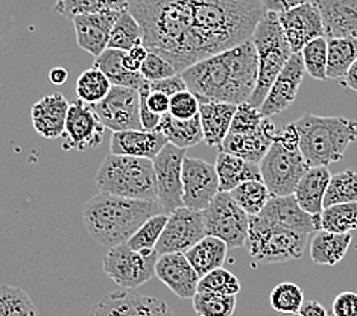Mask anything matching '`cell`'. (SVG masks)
I'll return each mask as SVG.
<instances>
[{
	"label": "cell",
	"mask_w": 357,
	"mask_h": 316,
	"mask_svg": "<svg viewBox=\"0 0 357 316\" xmlns=\"http://www.w3.org/2000/svg\"><path fill=\"white\" fill-rule=\"evenodd\" d=\"M280 23L291 45L294 54H298L304 46L318 37H326L324 20L319 8L313 2H307L278 14Z\"/></svg>",
	"instance_id": "obj_17"
},
{
	"label": "cell",
	"mask_w": 357,
	"mask_h": 316,
	"mask_svg": "<svg viewBox=\"0 0 357 316\" xmlns=\"http://www.w3.org/2000/svg\"><path fill=\"white\" fill-rule=\"evenodd\" d=\"M184 206L192 210L204 211L220 192L216 166L206 160L185 157L183 166Z\"/></svg>",
	"instance_id": "obj_15"
},
{
	"label": "cell",
	"mask_w": 357,
	"mask_h": 316,
	"mask_svg": "<svg viewBox=\"0 0 357 316\" xmlns=\"http://www.w3.org/2000/svg\"><path fill=\"white\" fill-rule=\"evenodd\" d=\"M309 167L300 149V134L295 123H289L275 134L274 142L260 163L263 181L275 196L294 195Z\"/></svg>",
	"instance_id": "obj_6"
},
{
	"label": "cell",
	"mask_w": 357,
	"mask_h": 316,
	"mask_svg": "<svg viewBox=\"0 0 357 316\" xmlns=\"http://www.w3.org/2000/svg\"><path fill=\"white\" fill-rule=\"evenodd\" d=\"M143 45L183 73L204 58L251 40L266 10L261 0H131Z\"/></svg>",
	"instance_id": "obj_1"
},
{
	"label": "cell",
	"mask_w": 357,
	"mask_h": 316,
	"mask_svg": "<svg viewBox=\"0 0 357 316\" xmlns=\"http://www.w3.org/2000/svg\"><path fill=\"white\" fill-rule=\"evenodd\" d=\"M236 104L229 102H201L199 117L204 133V142L210 148H220L229 133L233 117L237 111Z\"/></svg>",
	"instance_id": "obj_26"
},
{
	"label": "cell",
	"mask_w": 357,
	"mask_h": 316,
	"mask_svg": "<svg viewBox=\"0 0 357 316\" xmlns=\"http://www.w3.org/2000/svg\"><path fill=\"white\" fill-rule=\"evenodd\" d=\"M107 126L102 123L96 111L87 102L78 99L70 104L67 114L66 133H64V149L72 151H89L98 148L104 142Z\"/></svg>",
	"instance_id": "obj_16"
},
{
	"label": "cell",
	"mask_w": 357,
	"mask_h": 316,
	"mask_svg": "<svg viewBox=\"0 0 357 316\" xmlns=\"http://www.w3.org/2000/svg\"><path fill=\"white\" fill-rule=\"evenodd\" d=\"M160 254L135 251L128 243L109 248L102 262L105 274L121 289H137L155 276Z\"/></svg>",
	"instance_id": "obj_9"
},
{
	"label": "cell",
	"mask_w": 357,
	"mask_h": 316,
	"mask_svg": "<svg viewBox=\"0 0 357 316\" xmlns=\"http://www.w3.org/2000/svg\"><path fill=\"white\" fill-rule=\"evenodd\" d=\"M275 125L269 117H265L257 128L246 131H229L219 151L241 157L251 163L260 165L265 158L272 142L275 139Z\"/></svg>",
	"instance_id": "obj_21"
},
{
	"label": "cell",
	"mask_w": 357,
	"mask_h": 316,
	"mask_svg": "<svg viewBox=\"0 0 357 316\" xmlns=\"http://www.w3.org/2000/svg\"><path fill=\"white\" fill-rule=\"evenodd\" d=\"M291 316H301L300 313H294V315H291Z\"/></svg>",
	"instance_id": "obj_55"
},
{
	"label": "cell",
	"mask_w": 357,
	"mask_h": 316,
	"mask_svg": "<svg viewBox=\"0 0 357 316\" xmlns=\"http://www.w3.org/2000/svg\"><path fill=\"white\" fill-rule=\"evenodd\" d=\"M199 102H248L259 80V55L252 40L204 58L181 73Z\"/></svg>",
	"instance_id": "obj_2"
},
{
	"label": "cell",
	"mask_w": 357,
	"mask_h": 316,
	"mask_svg": "<svg viewBox=\"0 0 357 316\" xmlns=\"http://www.w3.org/2000/svg\"><path fill=\"white\" fill-rule=\"evenodd\" d=\"M345 202H357V172L351 169L331 175L324 207Z\"/></svg>",
	"instance_id": "obj_41"
},
{
	"label": "cell",
	"mask_w": 357,
	"mask_h": 316,
	"mask_svg": "<svg viewBox=\"0 0 357 316\" xmlns=\"http://www.w3.org/2000/svg\"><path fill=\"white\" fill-rule=\"evenodd\" d=\"M317 227L331 233H351L357 230V202L335 204L317 215Z\"/></svg>",
	"instance_id": "obj_34"
},
{
	"label": "cell",
	"mask_w": 357,
	"mask_h": 316,
	"mask_svg": "<svg viewBox=\"0 0 357 316\" xmlns=\"http://www.w3.org/2000/svg\"><path fill=\"white\" fill-rule=\"evenodd\" d=\"M99 192L142 201H158L154 160L109 153L96 174Z\"/></svg>",
	"instance_id": "obj_5"
},
{
	"label": "cell",
	"mask_w": 357,
	"mask_h": 316,
	"mask_svg": "<svg viewBox=\"0 0 357 316\" xmlns=\"http://www.w3.org/2000/svg\"><path fill=\"white\" fill-rule=\"evenodd\" d=\"M198 292H219L237 295L241 292V281L231 271L225 268H218L201 277Z\"/></svg>",
	"instance_id": "obj_45"
},
{
	"label": "cell",
	"mask_w": 357,
	"mask_h": 316,
	"mask_svg": "<svg viewBox=\"0 0 357 316\" xmlns=\"http://www.w3.org/2000/svg\"><path fill=\"white\" fill-rule=\"evenodd\" d=\"M202 215L208 236L222 239L229 248L246 245L251 216L233 200L229 192H219Z\"/></svg>",
	"instance_id": "obj_10"
},
{
	"label": "cell",
	"mask_w": 357,
	"mask_h": 316,
	"mask_svg": "<svg viewBox=\"0 0 357 316\" xmlns=\"http://www.w3.org/2000/svg\"><path fill=\"white\" fill-rule=\"evenodd\" d=\"M192 301L195 313L199 316H233L237 298L219 292H198Z\"/></svg>",
	"instance_id": "obj_40"
},
{
	"label": "cell",
	"mask_w": 357,
	"mask_h": 316,
	"mask_svg": "<svg viewBox=\"0 0 357 316\" xmlns=\"http://www.w3.org/2000/svg\"><path fill=\"white\" fill-rule=\"evenodd\" d=\"M215 166L219 175L220 192H231L239 184L251 179H263L260 165L224 151H219Z\"/></svg>",
	"instance_id": "obj_28"
},
{
	"label": "cell",
	"mask_w": 357,
	"mask_h": 316,
	"mask_svg": "<svg viewBox=\"0 0 357 316\" xmlns=\"http://www.w3.org/2000/svg\"><path fill=\"white\" fill-rule=\"evenodd\" d=\"M155 277L181 300H193L198 294L201 277L183 253L161 254L157 262Z\"/></svg>",
	"instance_id": "obj_20"
},
{
	"label": "cell",
	"mask_w": 357,
	"mask_h": 316,
	"mask_svg": "<svg viewBox=\"0 0 357 316\" xmlns=\"http://www.w3.org/2000/svg\"><path fill=\"white\" fill-rule=\"evenodd\" d=\"M331 316H357V292L345 290L331 304Z\"/></svg>",
	"instance_id": "obj_48"
},
{
	"label": "cell",
	"mask_w": 357,
	"mask_h": 316,
	"mask_svg": "<svg viewBox=\"0 0 357 316\" xmlns=\"http://www.w3.org/2000/svg\"><path fill=\"white\" fill-rule=\"evenodd\" d=\"M123 55L125 50L108 47L104 54L96 58L95 66L108 76L113 85L139 89L144 78L140 72H131L126 69L123 66Z\"/></svg>",
	"instance_id": "obj_32"
},
{
	"label": "cell",
	"mask_w": 357,
	"mask_h": 316,
	"mask_svg": "<svg viewBox=\"0 0 357 316\" xmlns=\"http://www.w3.org/2000/svg\"><path fill=\"white\" fill-rule=\"evenodd\" d=\"M70 104L61 93H52L41 98L32 105L31 117L33 130L41 137L55 140L63 137L66 133L67 114H69Z\"/></svg>",
	"instance_id": "obj_22"
},
{
	"label": "cell",
	"mask_w": 357,
	"mask_h": 316,
	"mask_svg": "<svg viewBox=\"0 0 357 316\" xmlns=\"http://www.w3.org/2000/svg\"><path fill=\"white\" fill-rule=\"evenodd\" d=\"M155 131L165 134L169 143H172L175 146L183 148V149L193 148L201 142H204V133H202L199 114L192 119L181 121V119H176L167 113L161 117Z\"/></svg>",
	"instance_id": "obj_31"
},
{
	"label": "cell",
	"mask_w": 357,
	"mask_h": 316,
	"mask_svg": "<svg viewBox=\"0 0 357 316\" xmlns=\"http://www.w3.org/2000/svg\"><path fill=\"white\" fill-rule=\"evenodd\" d=\"M305 73L307 72H305L301 52L294 54L272 84L265 102L260 107L261 114L272 117L291 107L298 95Z\"/></svg>",
	"instance_id": "obj_18"
},
{
	"label": "cell",
	"mask_w": 357,
	"mask_h": 316,
	"mask_svg": "<svg viewBox=\"0 0 357 316\" xmlns=\"http://www.w3.org/2000/svg\"><path fill=\"white\" fill-rule=\"evenodd\" d=\"M139 45H143L142 24L128 10L121 11L113 28L108 47L130 50Z\"/></svg>",
	"instance_id": "obj_38"
},
{
	"label": "cell",
	"mask_w": 357,
	"mask_h": 316,
	"mask_svg": "<svg viewBox=\"0 0 357 316\" xmlns=\"http://www.w3.org/2000/svg\"><path fill=\"white\" fill-rule=\"evenodd\" d=\"M167 218L169 215H166V213H160V215L149 218L126 243L135 251L157 250V245L161 234H163Z\"/></svg>",
	"instance_id": "obj_44"
},
{
	"label": "cell",
	"mask_w": 357,
	"mask_h": 316,
	"mask_svg": "<svg viewBox=\"0 0 357 316\" xmlns=\"http://www.w3.org/2000/svg\"><path fill=\"white\" fill-rule=\"evenodd\" d=\"M319 8L327 38H357V0H312Z\"/></svg>",
	"instance_id": "obj_24"
},
{
	"label": "cell",
	"mask_w": 357,
	"mask_h": 316,
	"mask_svg": "<svg viewBox=\"0 0 357 316\" xmlns=\"http://www.w3.org/2000/svg\"><path fill=\"white\" fill-rule=\"evenodd\" d=\"M351 241V233H331L319 230L310 242L312 262L319 266H335L344 260Z\"/></svg>",
	"instance_id": "obj_29"
},
{
	"label": "cell",
	"mask_w": 357,
	"mask_h": 316,
	"mask_svg": "<svg viewBox=\"0 0 357 316\" xmlns=\"http://www.w3.org/2000/svg\"><path fill=\"white\" fill-rule=\"evenodd\" d=\"M269 303L272 309L278 313H298L304 304V292L298 285L292 283V281H283L272 289Z\"/></svg>",
	"instance_id": "obj_43"
},
{
	"label": "cell",
	"mask_w": 357,
	"mask_h": 316,
	"mask_svg": "<svg viewBox=\"0 0 357 316\" xmlns=\"http://www.w3.org/2000/svg\"><path fill=\"white\" fill-rule=\"evenodd\" d=\"M87 316H175V313L160 298L137 294L134 289H122L102 298Z\"/></svg>",
	"instance_id": "obj_14"
},
{
	"label": "cell",
	"mask_w": 357,
	"mask_h": 316,
	"mask_svg": "<svg viewBox=\"0 0 357 316\" xmlns=\"http://www.w3.org/2000/svg\"><path fill=\"white\" fill-rule=\"evenodd\" d=\"M261 2L266 11L282 14L289 10H294V8L300 5L312 2V0H261Z\"/></svg>",
	"instance_id": "obj_50"
},
{
	"label": "cell",
	"mask_w": 357,
	"mask_h": 316,
	"mask_svg": "<svg viewBox=\"0 0 357 316\" xmlns=\"http://www.w3.org/2000/svg\"><path fill=\"white\" fill-rule=\"evenodd\" d=\"M131 0H56L55 13L73 19L75 15L100 13V11H125Z\"/></svg>",
	"instance_id": "obj_37"
},
{
	"label": "cell",
	"mask_w": 357,
	"mask_h": 316,
	"mask_svg": "<svg viewBox=\"0 0 357 316\" xmlns=\"http://www.w3.org/2000/svg\"><path fill=\"white\" fill-rule=\"evenodd\" d=\"M301 316H328L326 307L319 301H304L298 312Z\"/></svg>",
	"instance_id": "obj_51"
},
{
	"label": "cell",
	"mask_w": 357,
	"mask_h": 316,
	"mask_svg": "<svg viewBox=\"0 0 357 316\" xmlns=\"http://www.w3.org/2000/svg\"><path fill=\"white\" fill-rule=\"evenodd\" d=\"M228 248V243L222 239L207 234L202 241L185 253V257L189 259L195 271L198 272V276L204 277L208 272L224 266Z\"/></svg>",
	"instance_id": "obj_30"
},
{
	"label": "cell",
	"mask_w": 357,
	"mask_h": 316,
	"mask_svg": "<svg viewBox=\"0 0 357 316\" xmlns=\"http://www.w3.org/2000/svg\"><path fill=\"white\" fill-rule=\"evenodd\" d=\"M121 11H100L79 14L72 19L78 46L98 58L108 49L109 38Z\"/></svg>",
	"instance_id": "obj_19"
},
{
	"label": "cell",
	"mask_w": 357,
	"mask_h": 316,
	"mask_svg": "<svg viewBox=\"0 0 357 316\" xmlns=\"http://www.w3.org/2000/svg\"><path fill=\"white\" fill-rule=\"evenodd\" d=\"M169 143L165 134L148 130L117 131L112 137V152L119 156L154 160Z\"/></svg>",
	"instance_id": "obj_25"
},
{
	"label": "cell",
	"mask_w": 357,
	"mask_h": 316,
	"mask_svg": "<svg viewBox=\"0 0 357 316\" xmlns=\"http://www.w3.org/2000/svg\"><path fill=\"white\" fill-rule=\"evenodd\" d=\"M305 72L313 80H327V63H328V40L318 37L312 40L301 50Z\"/></svg>",
	"instance_id": "obj_42"
},
{
	"label": "cell",
	"mask_w": 357,
	"mask_h": 316,
	"mask_svg": "<svg viewBox=\"0 0 357 316\" xmlns=\"http://www.w3.org/2000/svg\"><path fill=\"white\" fill-rule=\"evenodd\" d=\"M140 73L146 81H161L178 75V70L175 69V66L163 55L149 50V55L146 59H144Z\"/></svg>",
	"instance_id": "obj_46"
},
{
	"label": "cell",
	"mask_w": 357,
	"mask_h": 316,
	"mask_svg": "<svg viewBox=\"0 0 357 316\" xmlns=\"http://www.w3.org/2000/svg\"><path fill=\"white\" fill-rule=\"evenodd\" d=\"M0 316H38V309L28 292L3 283L0 287Z\"/></svg>",
	"instance_id": "obj_39"
},
{
	"label": "cell",
	"mask_w": 357,
	"mask_h": 316,
	"mask_svg": "<svg viewBox=\"0 0 357 316\" xmlns=\"http://www.w3.org/2000/svg\"><path fill=\"white\" fill-rule=\"evenodd\" d=\"M123 66L126 67V69L128 70H131V72H140V69H142V63L140 61H137V59L135 58H132L128 52H126L125 50V55H123Z\"/></svg>",
	"instance_id": "obj_54"
},
{
	"label": "cell",
	"mask_w": 357,
	"mask_h": 316,
	"mask_svg": "<svg viewBox=\"0 0 357 316\" xmlns=\"http://www.w3.org/2000/svg\"><path fill=\"white\" fill-rule=\"evenodd\" d=\"M206 236L207 230L202 211L183 206L169 215L157 251L160 255L169 253L185 254Z\"/></svg>",
	"instance_id": "obj_13"
},
{
	"label": "cell",
	"mask_w": 357,
	"mask_h": 316,
	"mask_svg": "<svg viewBox=\"0 0 357 316\" xmlns=\"http://www.w3.org/2000/svg\"><path fill=\"white\" fill-rule=\"evenodd\" d=\"M331 179L328 166L309 167L295 189V198L300 206L310 213L319 215L324 210V200Z\"/></svg>",
	"instance_id": "obj_27"
},
{
	"label": "cell",
	"mask_w": 357,
	"mask_h": 316,
	"mask_svg": "<svg viewBox=\"0 0 357 316\" xmlns=\"http://www.w3.org/2000/svg\"><path fill=\"white\" fill-rule=\"evenodd\" d=\"M229 195L233 196V200L239 204L250 216L260 215L261 210L265 209L272 196L271 190L268 189V186L263 179L245 181L229 192Z\"/></svg>",
	"instance_id": "obj_35"
},
{
	"label": "cell",
	"mask_w": 357,
	"mask_h": 316,
	"mask_svg": "<svg viewBox=\"0 0 357 316\" xmlns=\"http://www.w3.org/2000/svg\"><path fill=\"white\" fill-rule=\"evenodd\" d=\"M148 82H149L151 90L166 93L167 96H174V95H176V93L187 90V84H185L181 73L171 76V78L161 80V81H148Z\"/></svg>",
	"instance_id": "obj_49"
},
{
	"label": "cell",
	"mask_w": 357,
	"mask_h": 316,
	"mask_svg": "<svg viewBox=\"0 0 357 316\" xmlns=\"http://www.w3.org/2000/svg\"><path fill=\"white\" fill-rule=\"evenodd\" d=\"M199 105L201 102L189 89L183 90L176 95L171 96V108H169V114L185 121V119H192L199 114Z\"/></svg>",
	"instance_id": "obj_47"
},
{
	"label": "cell",
	"mask_w": 357,
	"mask_h": 316,
	"mask_svg": "<svg viewBox=\"0 0 357 316\" xmlns=\"http://www.w3.org/2000/svg\"><path fill=\"white\" fill-rule=\"evenodd\" d=\"M185 149L167 143L154 158L158 202L166 215L184 206V186H183V166Z\"/></svg>",
	"instance_id": "obj_11"
},
{
	"label": "cell",
	"mask_w": 357,
	"mask_h": 316,
	"mask_svg": "<svg viewBox=\"0 0 357 316\" xmlns=\"http://www.w3.org/2000/svg\"><path fill=\"white\" fill-rule=\"evenodd\" d=\"M294 123L300 134V149L310 167L341 161L348 146L357 140V119L304 114Z\"/></svg>",
	"instance_id": "obj_4"
},
{
	"label": "cell",
	"mask_w": 357,
	"mask_h": 316,
	"mask_svg": "<svg viewBox=\"0 0 357 316\" xmlns=\"http://www.w3.org/2000/svg\"><path fill=\"white\" fill-rule=\"evenodd\" d=\"M165 213L158 201H142L100 192L84 206L87 233L102 246L126 243L149 218Z\"/></svg>",
	"instance_id": "obj_3"
},
{
	"label": "cell",
	"mask_w": 357,
	"mask_h": 316,
	"mask_svg": "<svg viewBox=\"0 0 357 316\" xmlns=\"http://www.w3.org/2000/svg\"><path fill=\"white\" fill-rule=\"evenodd\" d=\"M309 234L260 215L251 216L246 248L260 264H277L303 257Z\"/></svg>",
	"instance_id": "obj_8"
},
{
	"label": "cell",
	"mask_w": 357,
	"mask_h": 316,
	"mask_svg": "<svg viewBox=\"0 0 357 316\" xmlns=\"http://www.w3.org/2000/svg\"><path fill=\"white\" fill-rule=\"evenodd\" d=\"M260 216L275 220L278 224L291 227L296 230V232H301L305 234L318 232L317 215H310V213L305 211L300 206L298 201H296L295 195H272L265 209L261 210Z\"/></svg>",
	"instance_id": "obj_23"
},
{
	"label": "cell",
	"mask_w": 357,
	"mask_h": 316,
	"mask_svg": "<svg viewBox=\"0 0 357 316\" xmlns=\"http://www.w3.org/2000/svg\"><path fill=\"white\" fill-rule=\"evenodd\" d=\"M328 40L327 80H342L357 59V38L339 37Z\"/></svg>",
	"instance_id": "obj_33"
},
{
	"label": "cell",
	"mask_w": 357,
	"mask_h": 316,
	"mask_svg": "<svg viewBox=\"0 0 357 316\" xmlns=\"http://www.w3.org/2000/svg\"><path fill=\"white\" fill-rule=\"evenodd\" d=\"M67 78H69V72H67L64 67H54L47 73V80L52 85H63L66 84Z\"/></svg>",
	"instance_id": "obj_52"
},
{
	"label": "cell",
	"mask_w": 357,
	"mask_h": 316,
	"mask_svg": "<svg viewBox=\"0 0 357 316\" xmlns=\"http://www.w3.org/2000/svg\"><path fill=\"white\" fill-rule=\"evenodd\" d=\"M251 40L259 55V80L248 102L260 108L275 78L294 55V50L289 45L277 13H265L257 28L254 29Z\"/></svg>",
	"instance_id": "obj_7"
},
{
	"label": "cell",
	"mask_w": 357,
	"mask_h": 316,
	"mask_svg": "<svg viewBox=\"0 0 357 316\" xmlns=\"http://www.w3.org/2000/svg\"><path fill=\"white\" fill-rule=\"evenodd\" d=\"M342 85L347 89H350L353 91L357 93V59L354 61V64L350 67V70L347 72V75L341 80Z\"/></svg>",
	"instance_id": "obj_53"
},
{
	"label": "cell",
	"mask_w": 357,
	"mask_h": 316,
	"mask_svg": "<svg viewBox=\"0 0 357 316\" xmlns=\"http://www.w3.org/2000/svg\"><path fill=\"white\" fill-rule=\"evenodd\" d=\"M99 119L113 133L143 130L139 89L113 85L105 99L91 105Z\"/></svg>",
	"instance_id": "obj_12"
},
{
	"label": "cell",
	"mask_w": 357,
	"mask_h": 316,
	"mask_svg": "<svg viewBox=\"0 0 357 316\" xmlns=\"http://www.w3.org/2000/svg\"><path fill=\"white\" fill-rule=\"evenodd\" d=\"M112 87L113 84L108 76L99 67L93 66L91 69L84 70L79 75L76 81V95H78V99L93 105L105 99Z\"/></svg>",
	"instance_id": "obj_36"
}]
</instances>
